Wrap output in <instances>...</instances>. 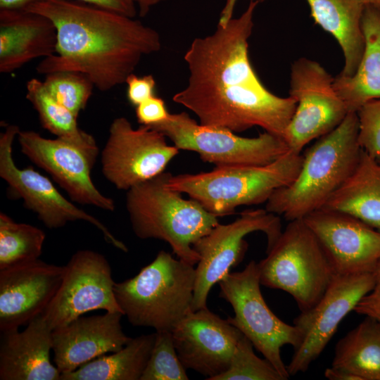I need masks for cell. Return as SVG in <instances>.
<instances>
[{"label": "cell", "instance_id": "cell-12", "mask_svg": "<svg viewBox=\"0 0 380 380\" xmlns=\"http://www.w3.org/2000/svg\"><path fill=\"white\" fill-rule=\"evenodd\" d=\"M166 138L150 126L134 129L126 118H115L101 152L103 176L118 189L127 191L162 173L179 151Z\"/></svg>", "mask_w": 380, "mask_h": 380}, {"label": "cell", "instance_id": "cell-29", "mask_svg": "<svg viewBox=\"0 0 380 380\" xmlns=\"http://www.w3.org/2000/svg\"><path fill=\"white\" fill-rule=\"evenodd\" d=\"M45 233L33 225L18 223L0 213V270L39 259Z\"/></svg>", "mask_w": 380, "mask_h": 380}, {"label": "cell", "instance_id": "cell-31", "mask_svg": "<svg viewBox=\"0 0 380 380\" xmlns=\"http://www.w3.org/2000/svg\"><path fill=\"white\" fill-rule=\"evenodd\" d=\"M253 347L243 334L235 348L228 369L214 380H284L270 362L255 354Z\"/></svg>", "mask_w": 380, "mask_h": 380}, {"label": "cell", "instance_id": "cell-8", "mask_svg": "<svg viewBox=\"0 0 380 380\" xmlns=\"http://www.w3.org/2000/svg\"><path fill=\"white\" fill-rule=\"evenodd\" d=\"M219 296L232 305L234 316L228 322L242 332L274 367L284 380L290 376L284 363L281 349L300 342L294 325L278 318L270 309L260 291L258 263L251 260L241 272L228 273L219 281Z\"/></svg>", "mask_w": 380, "mask_h": 380}, {"label": "cell", "instance_id": "cell-30", "mask_svg": "<svg viewBox=\"0 0 380 380\" xmlns=\"http://www.w3.org/2000/svg\"><path fill=\"white\" fill-rule=\"evenodd\" d=\"M43 83L49 94L77 118L85 108L94 87L87 75L74 71L47 74Z\"/></svg>", "mask_w": 380, "mask_h": 380}, {"label": "cell", "instance_id": "cell-21", "mask_svg": "<svg viewBox=\"0 0 380 380\" xmlns=\"http://www.w3.org/2000/svg\"><path fill=\"white\" fill-rule=\"evenodd\" d=\"M53 329L43 315L30 321L22 331H1V380H61L50 360Z\"/></svg>", "mask_w": 380, "mask_h": 380}, {"label": "cell", "instance_id": "cell-42", "mask_svg": "<svg viewBox=\"0 0 380 380\" xmlns=\"http://www.w3.org/2000/svg\"><path fill=\"white\" fill-rule=\"evenodd\" d=\"M365 5L374 6L380 8V0H362Z\"/></svg>", "mask_w": 380, "mask_h": 380}, {"label": "cell", "instance_id": "cell-25", "mask_svg": "<svg viewBox=\"0 0 380 380\" xmlns=\"http://www.w3.org/2000/svg\"><path fill=\"white\" fill-rule=\"evenodd\" d=\"M322 208L349 214L380 231V162L362 151L354 170Z\"/></svg>", "mask_w": 380, "mask_h": 380}, {"label": "cell", "instance_id": "cell-34", "mask_svg": "<svg viewBox=\"0 0 380 380\" xmlns=\"http://www.w3.org/2000/svg\"><path fill=\"white\" fill-rule=\"evenodd\" d=\"M170 115L165 101L156 95L136 106V117L141 125H153L165 120Z\"/></svg>", "mask_w": 380, "mask_h": 380}, {"label": "cell", "instance_id": "cell-10", "mask_svg": "<svg viewBox=\"0 0 380 380\" xmlns=\"http://www.w3.org/2000/svg\"><path fill=\"white\" fill-rule=\"evenodd\" d=\"M333 77L319 63L296 60L291 68L289 96L296 108L283 139L290 150L301 153L311 141L338 127L348 113Z\"/></svg>", "mask_w": 380, "mask_h": 380}, {"label": "cell", "instance_id": "cell-2", "mask_svg": "<svg viewBox=\"0 0 380 380\" xmlns=\"http://www.w3.org/2000/svg\"><path fill=\"white\" fill-rule=\"evenodd\" d=\"M25 10L49 18L57 30L56 52L37 65L40 74L74 71L108 91L125 83L144 55L161 48L159 34L139 20L73 0H43Z\"/></svg>", "mask_w": 380, "mask_h": 380}, {"label": "cell", "instance_id": "cell-27", "mask_svg": "<svg viewBox=\"0 0 380 380\" xmlns=\"http://www.w3.org/2000/svg\"><path fill=\"white\" fill-rule=\"evenodd\" d=\"M332 367L359 380H380V322L365 316L336 343Z\"/></svg>", "mask_w": 380, "mask_h": 380}, {"label": "cell", "instance_id": "cell-6", "mask_svg": "<svg viewBox=\"0 0 380 380\" xmlns=\"http://www.w3.org/2000/svg\"><path fill=\"white\" fill-rule=\"evenodd\" d=\"M303 160L300 153L289 150L263 165L215 167L210 172L172 175L168 186L217 217L231 215L240 205L266 203L277 189L296 179Z\"/></svg>", "mask_w": 380, "mask_h": 380}, {"label": "cell", "instance_id": "cell-5", "mask_svg": "<svg viewBox=\"0 0 380 380\" xmlns=\"http://www.w3.org/2000/svg\"><path fill=\"white\" fill-rule=\"evenodd\" d=\"M194 266L160 251L134 277L115 283L116 301L129 322L172 332L193 311Z\"/></svg>", "mask_w": 380, "mask_h": 380}, {"label": "cell", "instance_id": "cell-28", "mask_svg": "<svg viewBox=\"0 0 380 380\" xmlns=\"http://www.w3.org/2000/svg\"><path fill=\"white\" fill-rule=\"evenodd\" d=\"M26 89V98L37 111L44 129L58 138L80 146L98 147L94 138L79 128L77 118L49 94L43 82L31 79L27 82Z\"/></svg>", "mask_w": 380, "mask_h": 380}, {"label": "cell", "instance_id": "cell-38", "mask_svg": "<svg viewBox=\"0 0 380 380\" xmlns=\"http://www.w3.org/2000/svg\"><path fill=\"white\" fill-rule=\"evenodd\" d=\"M324 376L329 380H359L357 376L350 372L332 366L325 369Z\"/></svg>", "mask_w": 380, "mask_h": 380}, {"label": "cell", "instance_id": "cell-26", "mask_svg": "<svg viewBox=\"0 0 380 380\" xmlns=\"http://www.w3.org/2000/svg\"><path fill=\"white\" fill-rule=\"evenodd\" d=\"M155 338L156 332L132 338L122 349L61 374V380H140Z\"/></svg>", "mask_w": 380, "mask_h": 380}, {"label": "cell", "instance_id": "cell-13", "mask_svg": "<svg viewBox=\"0 0 380 380\" xmlns=\"http://www.w3.org/2000/svg\"><path fill=\"white\" fill-rule=\"evenodd\" d=\"M374 282V272L336 274L320 300L294 319L293 325L300 333V342L293 349L286 366L290 376L308 369L333 337L340 322L373 289Z\"/></svg>", "mask_w": 380, "mask_h": 380}, {"label": "cell", "instance_id": "cell-11", "mask_svg": "<svg viewBox=\"0 0 380 380\" xmlns=\"http://www.w3.org/2000/svg\"><path fill=\"white\" fill-rule=\"evenodd\" d=\"M258 231L265 234L269 249L282 232L279 217L265 208L246 210L234 222L219 223L193 245L200 256L195 268L193 311L207 308L212 287L243 260L248 248L244 237Z\"/></svg>", "mask_w": 380, "mask_h": 380}, {"label": "cell", "instance_id": "cell-7", "mask_svg": "<svg viewBox=\"0 0 380 380\" xmlns=\"http://www.w3.org/2000/svg\"><path fill=\"white\" fill-rule=\"evenodd\" d=\"M258 267L260 284L289 293L300 312L320 300L336 274L322 246L303 219L289 221Z\"/></svg>", "mask_w": 380, "mask_h": 380}, {"label": "cell", "instance_id": "cell-39", "mask_svg": "<svg viewBox=\"0 0 380 380\" xmlns=\"http://www.w3.org/2000/svg\"><path fill=\"white\" fill-rule=\"evenodd\" d=\"M43 0H0V9L25 10L30 5Z\"/></svg>", "mask_w": 380, "mask_h": 380}, {"label": "cell", "instance_id": "cell-9", "mask_svg": "<svg viewBox=\"0 0 380 380\" xmlns=\"http://www.w3.org/2000/svg\"><path fill=\"white\" fill-rule=\"evenodd\" d=\"M149 126L179 150L194 151L215 167L263 165L290 150L283 138L267 132L243 137L227 129L201 125L186 112L170 113L165 120Z\"/></svg>", "mask_w": 380, "mask_h": 380}, {"label": "cell", "instance_id": "cell-24", "mask_svg": "<svg viewBox=\"0 0 380 380\" xmlns=\"http://www.w3.org/2000/svg\"><path fill=\"white\" fill-rule=\"evenodd\" d=\"M258 3L265 0H257ZM316 24L330 33L339 44L345 63L340 75L352 76L359 65L365 39L361 20L362 0H306Z\"/></svg>", "mask_w": 380, "mask_h": 380}, {"label": "cell", "instance_id": "cell-20", "mask_svg": "<svg viewBox=\"0 0 380 380\" xmlns=\"http://www.w3.org/2000/svg\"><path fill=\"white\" fill-rule=\"evenodd\" d=\"M123 315L121 312L106 311L99 315L80 316L53 329V361L61 374L122 349L132 339L122 330L120 321Z\"/></svg>", "mask_w": 380, "mask_h": 380}, {"label": "cell", "instance_id": "cell-23", "mask_svg": "<svg viewBox=\"0 0 380 380\" xmlns=\"http://www.w3.org/2000/svg\"><path fill=\"white\" fill-rule=\"evenodd\" d=\"M365 46L357 70L352 76L338 75L334 86L348 113L365 103L380 99V8L365 5L361 20Z\"/></svg>", "mask_w": 380, "mask_h": 380}, {"label": "cell", "instance_id": "cell-19", "mask_svg": "<svg viewBox=\"0 0 380 380\" xmlns=\"http://www.w3.org/2000/svg\"><path fill=\"white\" fill-rule=\"evenodd\" d=\"M65 266L39 259L0 270V331L18 329L42 315L63 281Z\"/></svg>", "mask_w": 380, "mask_h": 380}, {"label": "cell", "instance_id": "cell-3", "mask_svg": "<svg viewBox=\"0 0 380 380\" xmlns=\"http://www.w3.org/2000/svg\"><path fill=\"white\" fill-rule=\"evenodd\" d=\"M357 133V113L349 112L338 127L308 149L296 179L277 189L265 209L289 222L322 208L360 160L362 150Z\"/></svg>", "mask_w": 380, "mask_h": 380}, {"label": "cell", "instance_id": "cell-33", "mask_svg": "<svg viewBox=\"0 0 380 380\" xmlns=\"http://www.w3.org/2000/svg\"><path fill=\"white\" fill-rule=\"evenodd\" d=\"M356 113L358 144L362 151L380 162V99L365 103Z\"/></svg>", "mask_w": 380, "mask_h": 380}, {"label": "cell", "instance_id": "cell-22", "mask_svg": "<svg viewBox=\"0 0 380 380\" xmlns=\"http://www.w3.org/2000/svg\"><path fill=\"white\" fill-rule=\"evenodd\" d=\"M57 30L47 17L27 10L0 9V72L9 73L56 52Z\"/></svg>", "mask_w": 380, "mask_h": 380}, {"label": "cell", "instance_id": "cell-1", "mask_svg": "<svg viewBox=\"0 0 380 380\" xmlns=\"http://www.w3.org/2000/svg\"><path fill=\"white\" fill-rule=\"evenodd\" d=\"M258 4L249 0L240 16L193 40L184 57L187 84L172 100L194 113L201 125L235 133L260 127L283 138L296 101L267 90L249 61L248 39Z\"/></svg>", "mask_w": 380, "mask_h": 380}, {"label": "cell", "instance_id": "cell-17", "mask_svg": "<svg viewBox=\"0 0 380 380\" xmlns=\"http://www.w3.org/2000/svg\"><path fill=\"white\" fill-rule=\"evenodd\" d=\"M336 274L374 272L380 260V231L349 214L319 208L303 218Z\"/></svg>", "mask_w": 380, "mask_h": 380}, {"label": "cell", "instance_id": "cell-36", "mask_svg": "<svg viewBox=\"0 0 380 380\" xmlns=\"http://www.w3.org/2000/svg\"><path fill=\"white\" fill-rule=\"evenodd\" d=\"M374 274L375 282L373 289L362 298L354 311L380 322V260L374 271Z\"/></svg>", "mask_w": 380, "mask_h": 380}, {"label": "cell", "instance_id": "cell-16", "mask_svg": "<svg viewBox=\"0 0 380 380\" xmlns=\"http://www.w3.org/2000/svg\"><path fill=\"white\" fill-rule=\"evenodd\" d=\"M17 138L21 152L47 172L74 202L115 210L114 201L102 194L91 180L98 147H85L58 137L46 139L34 131H20Z\"/></svg>", "mask_w": 380, "mask_h": 380}, {"label": "cell", "instance_id": "cell-18", "mask_svg": "<svg viewBox=\"0 0 380 380\" xmlns=\"http://www.w3.org/2000/svg\"><path fill=\"white\" fill-rule=\"evenodd\" d=\"M243 335L208 308L191 311L172 331L178 357L186 369L214 380L225 372Z\"/></svg>", "mask_w": 380, "mask_h": 380}, {"label": "cell", "instance_id": "cell-41", "mask_svg": "<svg viewBox=\"0 0 380 380\" xmlns=\"http://www.w3.org/2000/svg\"><path fill=\"white\" fill-rule=\"evenodd\" d=\"M138 7L139 15L144 17L147 15L151 8L165 0H132Z\"/></svg>", "mask_w": 380, "mask_h": 380}, {"label": "cell", "instance_id": "cell-14", "mask_svg": "<svg viewBox=\"0 0 380 380\" xmlns=\"http://www.w3.org/2000/svg\"><path fill=\"white\" fill-rule=\"evenodd\" d=\"M20 131L16 125H8L0 134V177L11 192L23 200L25 208L34 212L49 229L63 227L69 222H88L101 232L108 243L127 252V247L101 222L67 200L48 177L32 167L20 169L15 165L12 146Z\"/></svg>", "mask_w": 380, "mask_h": 380}, {"label": "cell", "instance_id": "cell-32", "mask_svg": "<svg viewBox=\"0 0 380 380\" xmlns=\"http://www.w3.org/2000/svg\"><path fill=\"white\" fill-rule=\"evenodd\" d=\"M171 331H156L153 347L140 380H187Z\"/></svg>", "mask_w": 380, "mask_h": 380}, {"label": "cell", "instance_id": "cell-40", "mask_svg": "<svg viewBox=\"0 0 380 380\" xmlns=\"http://www.w3.org/2000/svg\"><path fill=\"white\" fill-rule=\"evenodd\" d=\"M237 0H226L220 12L217 25L224 26L233 18Z\"/></svg>", "mask_w": 380, "mask_h": 380}, {"label": "cell", "instance_id": "cell-35", "mask_svg": "<svg viewBox=\"0 0 380 380\" xmlns=\"http://www.w3.org/2000/svg\"><path fill=\"white\" fill-rule=\"evenodd\" d=\"M125 83L127 84V99L133 106H137L155 95L156 80L151 75L138 77L132 73Z\"/></svg>", "mask_w": 380, "mask_h": 380}, {"label": "cell", "instance_id": "cell-4", "mask_svg": "<svg viewBox=\"0 0 380 380\" xmlns=\"http://www.w3.org/2000/svg\"><path fill=\"white\" fill-rule=\"evenodd\" d=\"M172 175L163 172L127 191L126 209L135 235L167 243L173 253L194 265L200 259L193 245L218 224V217L198 202L170 188Z\"/></svg>", "mask_w": 380, "mask_h": 380}, {"label": "cell", "instance_id": "cell-37", "mask_svg": "<svg viewBox=\"0 0 380 380\" xmlns=\"http://www.w3.org/2000/svg\"><path fill=\"white\" fill-rule=\"evenodd\" d=\"M94 5L110 10L120 14L134 18L137 13V6L132 0H73Z\"/></svg>", "mask_w": 380, "mask_h": 380}, {"label": "cell", "instance_id": "cell-15", "mask_svg": "<svg viewBox=\"0 0 380 380\" xmlns=\"http://www.w3.org/2000/svg\"><path fill=\"white\" fill-rule=\"evenodd\" d=\"M64 266L61 286L42 313L53 330L88 312H122L115 297L111 267L103 255L80 250Z\"/></svg>", "mask_w": 380, "mask_h": 380}]
</instances>
